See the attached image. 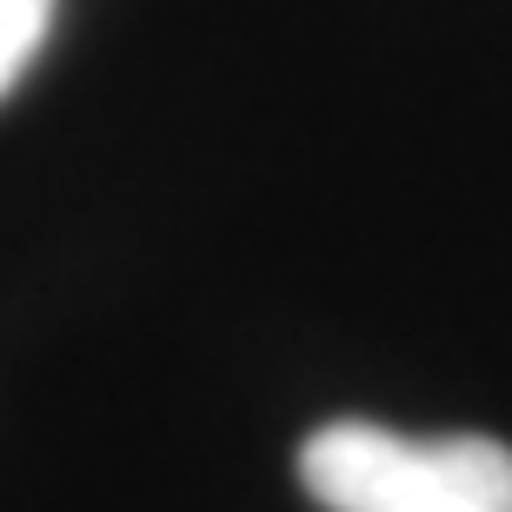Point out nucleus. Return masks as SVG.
Returning a JSON list of instances; mask_svg holds the SVG:
<instances>
[{
	"instance_id": "1",
	"label": "nucleus",
	"mask_w": 512,
	"mask_h": 512,
	"mask_svg": "<svg viewBox=\"0 0 512 512\" xmlns=\"http://www.w3.org/2000/svg\"><path fill=\"white\" fill-rule=\"evenodd\" d=\"M300 486L326 512H512V446L486 433L406 439L333 419L300 446Z\"/></svg>"
},
{
	"instance_id": "2",
	"label": "nucleus",
	"mask_w": 512,
	"mask_h": 512,
	"mask_svg": "<svg viewBox=\"0 0 512 512\" xmlns=\"http://www.w3.org/2000/svg\"><path fill=\"white\" fill-rule=\"evenodd\" d=\"M47 27H54V0H0V100L34 67Z\"/></svg>"
}]
</instances>
